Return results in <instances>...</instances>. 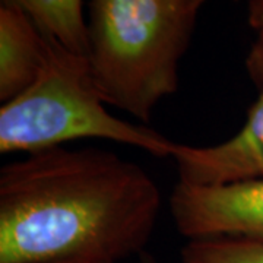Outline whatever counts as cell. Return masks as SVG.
I'll return each instance as SVG.
<instances>
[{
	"instance_id": "obj_1",
	"label": "cell",
	"mask_w": 263,
	"mask_h": 263,
	"mask_svg": "<svg viewBox=\"0 0 263 263\" xmlns=\"http://www.w3.org/2000/svg\"><path fill=\"white\" fill-rule=\"evenodd\" d=\"M162 195L139 164L100 148L57 146L0 170V263L145 252Z\"/></svg>"
},
{
	"instance_id": "obj_2",
	"label": "cell",
	"mask_w": 263,
	"mask_h": 263,
	"mask_svg": "<svg viewBox=\"0 0 263 263\" xmlns=\"http://www.w3.org/2000/svg\"><path fill=\"white\" fill-rule=\"evenodd\" d=\"M197 12L186 0H89L88 62L107 105L149 122L179 89Z\"/></svg>"
},
{
	"instance_id": "obj_3",
	"label": "cell",
	"mask_w": 263,
	"mask_h": 263,
	"mask_svg": "<svg viewBox=\"0 0 263 263\" xmlns=\"http://www.w3.org/2000/svg\"><path fill=\"white\" fill-rule=\"evenodd\" d=\"M78 139H104L173 158L174 142L145 124L117 119L86 57L50 41L47 65L27 91L0 107V152H37Z\"/></svg>"
},
{
	"instance_id": "obj_4",
	"label": "cell",
	"mask_w": 263,
	"mask_h": 263,
	"mask_svg": "<svg viewBox=\"0 0 263 263\" xmlns=\"http://www.w3.org/2000/svg\"><path fill=\"white\" fill-rule=\"evenodd\" d=\"M170 214L187 240L234 237L263 243V179L215 186L177 183Z\"/></svg>"
},
{
	"instance_id": "obj_5",
	"label": "cell",
	"mask_w": 263,
	"mask_h": 263,
	"mask_svg": "<svg viewBox=\"0 0 263 263\" xmlns=\"http://www.w3.org/2000/svg\"><path fill=\"white\" fill-rule=\"evenodd\" d=\"M259 89L243 127L228 141L208 146L177 143L173 160L180 183L215 186L263 179V86Z\"/></svg>"
},
{
	"instance_id": "obj_6",
	"label": "cell",
	"mask_w": 263,
	"mask_h": 263,
	"mask_svg": "<svg viewBox=\"0 0 263 263\" xmlns=\"http://www.w3.org/2000/svg\"><path fill=\"white\" fill-rule=\"evenodd\" d=\"M50 40L18 6L0 2V101L16 98L47 65Z\"/></svg>"
},
{
	"instance_id": "obj_7",
	"label": "cell",
	"mask_w": 263,
	"mask_h": 263,
	"mask_svg": "<svg viewBox=\"0 0 263 263\" xmlns=\"http://www.w3.org/2000/svg\"><path fill=\"white\" fill-rule=\"evenodd\" d=\"M18 6L43 35L67 51L86 57L89 51L88 22L82 0H2Z\"/></svg>"
},
{
	"instance_id": "obj_8",
	"label": "cell",
	"mask_w": 263,
	"mask_h": 263,
	"mask_svg": "<svg viewBox=\"0 0 263 263\" xmlns=\"http://www.w3.org/2000/svg\"><path fill=\"white\" fill-rule=\"evenodd\" d=\"M180 263H263V243L234 237L189 240Z\"/></svg>"
},
{
	"instance_id": "obj_9",
	"label": "cell",
	"mask_w": 263,
	"mask_h": 263,
	"mask_svg": "<svg viewBox=\"0 0 263 263\" xmlns=\"http://www.w3.org/2000/svg\"><path fill=\"white\" fill-rule=\"evenodd\" d=\"M257 38L252 46V50L247 56L246 65L247 72L257 88L263 86V28L257 31Z\"/></svg>"
},
{
	"instance_id": "obj_10",
	"label": "cell",
	"mask_w": 263,
	"mask_h": 263,
	"mask_svg": "<svg viewBox=\"0 0 263 263\" xmlns=\"http://www.w3.org/2000/svg\"><path fill=\"white\" fill-rule=\"evenodd\" d=\"M249 24L257 31L263 28V0L249 2Z\"/></svg>"
},
{
	"instance_id": "obj_11",
	"label": "cell",
	"mask_w": 263,
	"mask_h": 263,
	"mask_svg": "<svg viewBox=\"0 0 263 263\" xmlns=\"http://www.w3.org/2000/svg\"><path fill=\"white\" fill-rule=\"evenodd\" d=\"M44 263H116L105 257H97V256H81V257H69V259H60L53 262Z\"/></svg>"
},
{
	"instance_id": "obj_12",
	"label": "cell",
	"mask_w": 263,
	"mask_h": 263,
	"mask_svg": "<svg viewBox=\"0 0 263 263\" xmlns=\"http://www.w3.org/2000/svg\"><path fill=\"white\" fill-rule=\"evenodd\" d=\"M139 263H160V260L154 256V254L148 253L146 250L145 252H142L139 254Z\"/></svg>"
},
{
	"instance_id": "obj_13",
	"label": "cell",
	"mask_w": 263,
	"mask_h": 263,
	"mask_svg": "<svg viewBox=\"0 0 263 263\" xmlns=\"http://www.w3.org/2000/svg\"><path fill=\"white\" fill-rule=\"evenodd\" d=\"M186 2H189L190 5H195V6H197V8L200 9V8L205 5V2H206V0H186Z\"/></svg>"
},
{
	"instance_id": "obj_14",
	"label": "cell",
	"mask_w": 263,
	"mask_h": 263,
	"mask_svg": "<svg viewBox=\"0 0 263 263\" xmlns=\"http://www.w3.org/2000/svg\"><path fill=\"white\" fill-rule=\"evenodd\" d=\"M233 2H238V0H233Z\"/></svg>"
}]
</instances>
